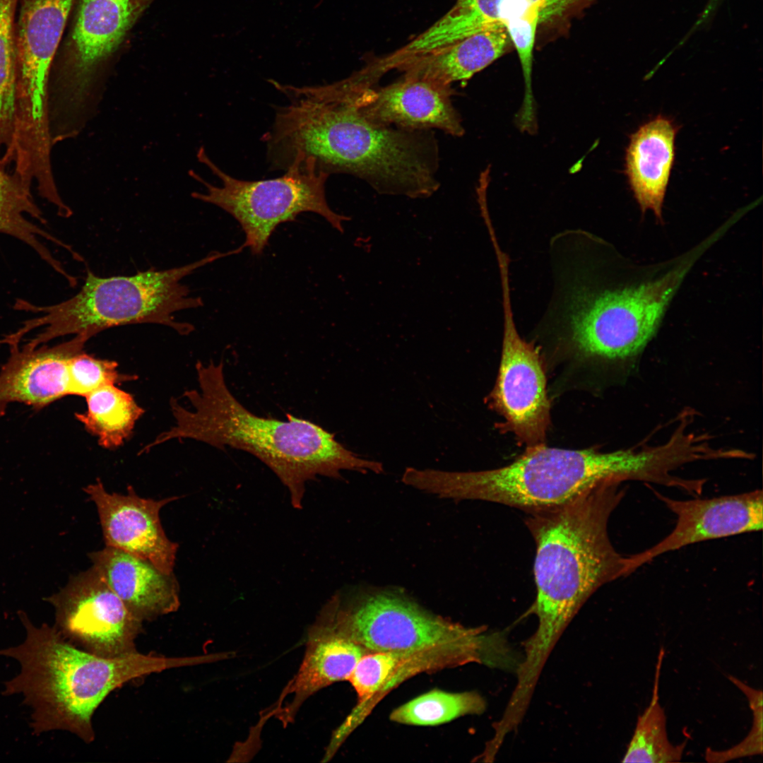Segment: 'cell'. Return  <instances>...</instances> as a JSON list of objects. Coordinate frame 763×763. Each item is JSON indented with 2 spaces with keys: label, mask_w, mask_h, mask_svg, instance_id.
Returning a JSON list of instances; mask_svg holds the SVG:
<instances>
[{
  "label": "cell",
  "mask_w": 763,
  "mask_h": 763,
  "mask_svg": "<svg viewBox=\"0 0 763 763\" xmlns=\"http://www.w3.org/2000/svg\"><path fill=\"white\" fill-rule=\"evenodd\" d=\"M621 483H605L560 507L530 513L526 524L536 544L533 566L536 631L524 644L517 678L535 685L562 632L600 587L625 576V557L608 532L625 495Z\"/></svg>",
  "instance_id": "cell-4"
},
{
  "label": "cell",
  "mask_w": 763,
  "mask_h": 763,
  "mask_svg": "<svg viewBox=\"0 0 763 763\" xmlns=\"http://www.w3.org/2000/svg\"><path fill=\"white\" fill-rule=\"evenodd\" d=\"M676 516L673 531L652 547L625 557V576L654 558L704 540L760 531L763 521L761 490L711 499L678 500L655 493Z\"/></svg>",
  "instance_id": "cell-15"
},
{
  "label": "cell",
  "mask_w": 763,
  "mask_h": 763,
  "mask_svg": "<svg viewBox=\"0 0 763 763\" xmlns=\"http://www.w3.org/2000/svg\"><path fill=\"white\" fill-rule=\"evenodd\" d=\"M485 630L435 615L401 591L366 588L345 599L334 595L309 631L338 636L374 652L416 651L471 639Z\"/></svg>",
  "instance_id": "cell-9"
},
{
  "label": "cell",
  "mask_w": 763,
  "mask_h": 763,
  "mask_svg": "<svg viewBox=\"0 0 763 763\" xmlns=\"http://www.w3.org/2000/svg\"><path fill=\"white\" fill-rule=\"evenodd\" d=\"M236 253L235 249L215 252L182 266L150 268L129 276L100 278L88 271L78 292L65 301L37 306L16 300V309L40 315L24 321L16 331L6 335L4 341L7 344H20L28 333L41 329L24 345L35 348L66 335L83 334L91 338L112 327L144 323L167 326L181 335L189 334L193 326L176 320L175 314L199 307L203 302L200 297L191 295L182 280L208 264Z\"/></svg>",
  "instance_id": "cell-7"
},
{
  "label": "cell",
  "mask_w": 763,
  "mask_h": 763,
  "mask_svg": "<svg viewBox=\"0 0 763 763\" xmlns=\"http://www.w3.org/2000/svg\"><path fill=\"white\" fill-rule=\"evenodd\" d=\"M136 378V375L119 372L115 361L97 358L82 351L69 362V396L84 397L102 386L116 385Z\"/></svg>",
  "instance_id": "cell-27"
},
{
  "label": "cell",
  "mask_w": 763,
  "mask_h": 763,
  "mask_svg": "<svg viewBox=\"0 0 763 763\" xmlns=\"http://www.w3.org/2000/svg\"><path fill=\"white\" fill-rule=\"evenodd\" d=\"M19 617L24 641L0 649L16 660L19 673L4 684L5 696L23 694L32 709L35 734L69 732L85 743L95 740L93 714L107 697L133 680L189 666V656H166L138 651L107 658L83 650L66 640L53 626L36 627L24 612Z\"/></svg>",
  "instance_id": "cell-5"
},
{
  "label": "cell",
  "mask_w": 763,
  "mask_h": 763,
  "mask_svg": "<svg viewBox=\"0 0 763 763\" xmlns=\"http://www.w3.org/2000/svg\"><path fill=\"white\" fill-rule=\"evenodd\" d=\"M486 709L483 697L476 692H448L432 690L394 709L390 720L402 724L437 726Z\"/></svg>",
  "instance_id": "cell-26"
},
{
  "label": "cell",
  "mask_w": 763,
  "mask_h": 763,
  "mask_svg": "<svg viewBox=\"0 0 763 763\" xmlns=\"http://www.w3.org/2000/svg\"><path fill=\"white\" fill-rule=\"evenodd\" d=\"M18 5V0H0V168L11 158L14 138Z\"/></svg>",
  "instance_id": "cell-25"
},
{
  "label": "cell",
  "mask_w": 763,
  "mask_h": 763,
  "mask_svg": "<svg viewBox=\"0 0 763 763\" xmlns=\"http://www.w3.org/2000/svg\"><path fill=\"white\" fill-rule=\"evenodd\" d=\"M276 110L266 134L281 168L312 164L328 175L345 174L378 194L427 198L440 186L439 150L433 131H406L365 118L350 102L298 91Z\"/></svg>",
  "instance_id": "cell-2"
},
{
  "label": "cell",
  "mask_w": 763,
  "mask_h": 763,
  "mask_svg": "<svg viewBox=\"0 0 763 763\" xmlns=\"http://www.w3.org/2000/svg\"><path fill=\"white\" fill-rule=\"evenodd\" d=\"M151 1L76 0L70 32L49 76L48 120L54 132L79 136L96 116L115 54Z\"/></svg>",
  "instance_id": "cell-8"
},
{
  "label": "cell",
  "mask_w": 763,
  "mask_h": 763,
  "mask_svg": "<svg viewBox=\"0 0 763 763\" xmlns=\"http://www.w3.org/2000/svg\"><path fill=\"white\" fill-rule=\"evenodd\" d=\"M196 156L221 181V185L208 183L191 170L189 175L206 189L204 193L192 192L191 196L232 215L244 232V246L254 255L263 252L280 224L294 220L300 213H317L341 232L342 223L350 220L329 207L325 194L329 175L314 167L294 164L279 177L244 180L225 172L211 160L204 148L198 150Z\"/></svg>",
  "instance_id": "cell-10"
},
{
  "label": "cell",
  "mask_w": 763,
  "mask_h": 763,
  "mask_svg": "<svg viewBox=\"0 0 763 763\" xmlns=\"http://www.w3.org/2000/svg\"><path fill=\"white\" fill-rule=\"evenodd\" d=\"M84 491L96 506L106 546L145 559L165 573H173L178 544L166 536L160 511L178 497L143 498L131 485L126 495L110 492L99 479Z\"/></svg>",
  "instance_id": "cell-16"
},
{
  "label": "cell",
  "mask_w": 763,
  "mask_h": 763,
  "mask_svg": "<svg viewBox=\"0 0 763 763\" xmlns=\"http://www.w3.org/2000/svg\"><path fill=\"white\" fill-rule=\"evenodd\" d=\"M329 95L347 100L368 120L406 131L438 129L451 136L465 133L454 106V90L430 80L405 75L384 87H358L343 81L324 85Z\"/></svg>",
  "instance_id": "cell-14"
},
{
  "label": "cell",
  "mask_w": 763,
  "mask_h": 763,
  "mask_svg": "<svg viewBox=\"0 0 763 763\" xmlns=\"http://www.w3.org/2000/svg\"><path fill=\"white\" fill-rule=\"evenodd\" d=\"M502 290V353L495 384L486 400L504 419L502 428L526 446L545 443L550 401L538 348L520 336L513 315L509 271H499Z\"/></svg>",
  "instance_id": "cell-11"
},
{
  "label": "cell",
  "mask_w": 763,
  "mask_h": 763,
  "mask_svg": "<svg viewBox=\"0 0 763 763\" xmlns=\"http://www.w3.org/2000/svg\"><path fill=\"white\" fill-rule=\"evenodd\" d=\"M195 367L199 388L182 396L188 406L172 399L175 425L141 452L174 439L244 451L278 476L297 509L302 507L306 485L319 476L341 479L343 471L384 472L382 463L360 457L314 422L290 414L286 415V420H280L247 409L229 389L223 362H197Z\"/></svg>",
  "instance_id": "cell-3"
},
{
  "label": "cell",
  "mask_w": 763,
  "mask_h": 763,
  "mask_svg": "<svg viewBox=\"0 0 763 763\" xmlns=\"http://www.w3.org/2000/svg\"><path fill=\"white\" fill-rule=\"evenodd\" d=\"M28 216L45 225L47 220L34 201L31 189L25 187L12 172L0 169V234L12 236L30 247L55 271H64L61 263L41 241V238L69 249L61 242Z\"/></svg>",
  "instance_id": "cell-22"
},
{
  "label": "cell",
  "mask_w": 763,
  "mask_h": 763,
  "mask_svg": "<svg viewBox=\"0 0 763 763\" xmlns=\"http://www.w3.org/2000/svg\"><path fill=\"white\" fill-rule=\"evenodd\" d=\"M511 47L506 29L492 24L444 48L408 59L396 69L451 86L471 79Z\"/></svg>",
  "instance_id": "cell-20"
},
{
  "label": "cell",
  "mask_w": 763,
  "mask_h": 763,
  "mask_svg": "<svg viewBox=\"0 0 763 763\" xmlns=\"http://www.w3.org/2000/svg\"><path fill=\"white\" fill-rule=\"evenodd\" d=\"M596 238L567 232L550 243L553 292L537 326L542 359L558 369L552 390L595 386L606 367L639 354L655 335L687 268L635 285L606 283Z\"/></svg>",
  "instance_id": "cell-1"
},
{
  "label": "cell",
  "mask_w": 763,
  "mask_h": 763,
  "mask_svg": "<svg viewBox=\"0 0 763 763\" xmlns=\"http://www.w3.org/2000/svg\"><path fill=\"white\" fill-rule=\"evenodd\" d=\"M47 601L55 608L54 627L74 646L107 658L138 651L136 640L143 622L131 614L93 566L72 576Z\"/></svg>",
  "instance_id": "cell-12"
},
{
  "label": "cell",
  "mask_w": 763,
  "mask_h": 763,
  "mask_svg": "<svg viewBox=\"0 0 763 763\" xmlns=\"http://www.w3.org/2000/svg\"><path fill=\"white\" fill-rule=\"evenodd\" d=\"M678 127L658 116L630 136L625 171L634 196L644 213L651 210L662 221V207L675 157Z\"/></svg>",
  "instance_id": "cell-19"
},
{
  "label": "cell",
  "mask_w": 763,
  "mask_h": 763,
  "mask_svg": "<svg viewBox=\"0 0 763 763\" xmlns=\"http://www.w3.org/2000/svg\"><path fill=\"white\" fill-rule=\"evenodd\" d=\"M84 398L86 410L76 413V419L105 449L122 446L144 413L131 394L114 384L99 387Z\"/></svg>",
  "instance_id": "cell-23"
},
{
  "label": "cell",
  "mask_w": 763,
  "mask_h": 763,
  "mask_svg": "<svg viewBox=\"0 0 763 763\" xmlns=\"http://www.w3.org/2000/svg\"><path fill=\"white\" fill-rule=\"evenodd\" d=\"M663 655L664 651L661 649L650 704L637 718L622 762H678L682 757L687 741L679 745L670 743L667 733L666 716L658 701V683Z\"/></svg>",
  "instance_id": "cell-24"
},
{
  "label": "cell",
  "mask_w": 763,
  "mask_h": 763,
  "mask_svg": "<svg viewBox=\"0 0 763 763\" xmlns=\"http://www.w3.org/2000/svg\"><path fill=\"white\" fill-rule=\"evenodd\" d=\"M729 680L745 694L752 711V728L738 744L724 750L707 747L705 760L709 763H723L743 757L760 755L763 752V694L761 690L747 685L737 678Z\"/></svg>",
  "instance_id": "cell-28"
},
{
  "label": "cell",
  "mask_w": 763,
  "mask_h": 763,
  "mask_svg": "<svg viewBox=\"0 0 763 763\" xmlns=\"http://www.w3.org/2000/svg\"><path fill=\"white\" fill-rule=\"evenodd\" d=\"M596 0H456L451 11L471 32L499 24L507 30L521 66L525 94L521 111L535 110L532 92L534 48L566 34L572 21Z\"/></svg>",
  "instance_id": "cell-13"
},
{
  "label": "cell",
  "mask_w": 763,
  "mask_h": 763,
  "mask_svg": "<svg viewBox=\"0 0 763 763\" xmlns=\"http://www.w3.org/2000/svg\"><path fill=\"white\" fill-rule=\"evenodd\" d=\"M659 463L656 451L601 452L542 443L527 446L513 462L495 469L455 472L427 468L420 475V486L424 492L440 498L492 502L530 514L566 505L605 483L651 481Z\"/></svg>",
  "instance_id": "cell-6"
},
{
  "label": "cell",
  "mask_w": 763,
  "mask_h": 763,
  "mask_svg": "<svg viewBox=\"0 0 763 763\" xmlns=\"http://www.w3.org/2000/svg\"><path fill=\"white\" fill-rule=\"evenodd\" d=\"M89 556L109 586L142 622L179 609V588L173 573H165L145 559L108 546Z\"/></svg>",
  "instance_id": "cell-18"
},
{
  "label": "cell",
  "mask_w": 763,
  "mask_h": 763,
  "mask_svg": "<svg viewBox=\"0 0 763 763\" xmlns=\"http://www.w3.org/2000/svg\"><path fill=\"white\" fill-rule=\"evenodd\" d=\"M367 653L363 647L347 639L308 633L302 662L285 689V695H292V698L278 717L284 723L290 721L309 696L333 682L348 680L358 661Z\"/></svg>",
  "instance_id": "cell-21"
},
{
  "label": "cell",
  "mask_w": 763,
  "mask_h": 763,
  "mask_svg": "<svg viewBox=\"0 0 763 763\" xmlns=\"http://www.w3.org/2000/svg\"><path fill=\"white\" fill-rule=\"evenodd\" d=\"M90 339L83 334L54 346L10 345L0 370V417L13 403L40 410L69 396V362Z\"/></svg>",
  "instance_id": "cell-17"
}]
</instances>
